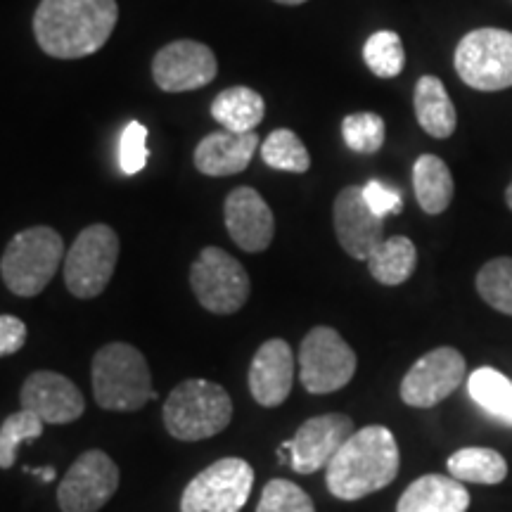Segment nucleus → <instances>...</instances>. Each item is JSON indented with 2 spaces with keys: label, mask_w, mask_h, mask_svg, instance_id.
Wrapping results in <instances>:
<instances>
[{
  "label": "nucleus",
  "mask_w": 512,
  "mask_h": 512,
  "mask_svg": "<svg viewBox=\"0 0 512 512\" xmlns=\"http://www.w3.org/2000/svg\"><path fill=\"white\" fill-rule=\"evenodd\" d=\"M117 19V0H41L34 34L46 55L79 60L98 53L110 41Z\"/></svg>",
  "instance_id": "nucleus-1"
},
{
  "label": "nucleus",
  "mask_w": 512,
  "mask_h": 512,
  "mask_svg": "<svg viewBox=\"0 0 512 512\" xmlns=\"http://www.w3.org/2000/svg\"><path fill=\"white\" fill-rule=\"evenodd\" d=\"M399 444L387 427L368 425L351 434L325 467V482L339 501H358L389 486L399 475Z\"/></svg>",
  "instance_id": "nucleus-2"
},
{
  "label": "nucleus",
  "mask_w": 512,
  "mask_h": 512,
  "mask_svg": "<svg viewBox=\"0 0 512 512\" xmlns=\"http://www.w3.org/2000/svg\"><path fill=\"white\" fill-rule=\"evenodd\" d=\"M93 394L105 411H140L157 396L145 356L126 342L102 347L93 358Z\"/></svg>",
  "instance_id": "nucleus-3"
},
{
  "label": "nucleus",
  "mask_w": 512,
  "mask_h": 512,
  "mask_svg": "<svg viewBox=\"0 0 512 512\" xmlns=\"http://www.w3.org/2000/svg\"><path fill=\"white\" fill-rule=\"evenodd\" d=\"M233 420V399L221 384L185 380L164 403V425L171 437L202 441L226 430Z\"/></svg>",
  "instance_id": "nucleus-4"
},
{
  "label": "nucleus",
  "mask_w": 512,
  "mask_h": 512,
  "mask_svg": "<svg viewBox=\"0 0 512 512\" xmlns=\"http://www.w3.org/2000/svg\"><path fill=\"white\" fill-rule=\"evenodd\" d=\"M64 259V240L57 230L34 226L17 233L0 259V275L17 297H36L46 290Z\"/></svg>",
  "instance_id": "nucleus-5"
},
{
  "label": "nucleus",
  "mask_w": 512,
  "mask_h": 512,
  "mask_svg": "<svg viewBox=\"0 0 512 512\" xmlns=\"http://www.w3.org/2000/svg\"><path fill=\"white\" fill-rule=\"evenodd\" d=\"M119 259V235L105 223L83 228L64 256V285L79 299L105 292Z\"/></svg>",
  "instance_id": "nucleus-6"
},
{
  "label": "nucleus",
  "mask_w": 512,
  "mask_h": 512,
  "mask_svg": "<svg viewBox=\"0 0 512 512\" xmlns=\"http://www.w3.org/2000/svg\"><path fill=\"white\" fill-rule=\"evenodd\" d=\"M456 72L475 91L494 93L512 86V34L505 29H477L456 48Z\"/></svg>",
  "instance_id": "nucleus-7"
},
{
  "label": "nucleus",
  "mask_w": 512,
  "mask_h": 512,
  "mask_svg": "<svg viewBox=\"0 0 512 512\" xmlns=\"http://www.w3.org/2000/svg\"><path fill=\"white\" fill-rule=\"evenodd\" d=\"M356 354L335 328L318 325L299 349V380L311 394H332L354 380Z\"/></svg>",
  "instance_id": "nucleus-8"
},
{
  "label": "nucleus",
  "mask_w": 512,
  "mask_h": 512,
  "mask_svg": "<svg viewBox=\"0 0 512 512\" xmlns=\"http://www.w3.org/2000/svg\"><path fill=\"white\" fill-rule=\"evenodd\" d=\"M190 287L197 302L219 316L240 311L252 290L249 275L240 261L221 247L202 249L190 268Z\"/></svg>",
  "instance_id": "nucleus-9"
},
{
  "label": "nucleus",
  "mask_w": 512,
  "mask_h": 512,
  "mask_svg": "<svg viewBox=\"0 0 512 512\" xmlns=\"http://www.w3.org/2000/svg\"><path fill=\"white\" fill-rule=\"evenodd\" d=\"M254 486V470L242 458H221L185 486L181 512H240Z\"/></svg>",
  "instance_id": "nucleus-10"
},
{
  "label": "nucleus",
  "mask_w": 512,
  "mask_h": 512,
  "mask_svg": "<svg viewBox=\"0 0 512 512\" xmlns=\"http://www.w3.org/2000/svg\"><path fill=\"white\" fill-rule=\"evenodd\" d=\"M465 377L467 363L458 349H432L420 356L401 380V399L411 408H434L456 392Z\"/></svg>",
  "instance_id": "nucleus-11"
},
{
  "label": "nucleus",
  "mask_w": 512,
  "mask_h": 512,
  "mask_svg": "<svg viewBox=\"0 0 512 512\" xmlns=\"http://www.w3.org/2000/svg\"><path fill=\"white\" fill-rule=\"evenodd\" d=\"M119 489V467L105 451L81 453L57 489L62 512H98Z\"/></svg>",
  "instance_id": "nucleus-12"
},
{
  "label": "nucleus",
  "mask_w": 512,
  "mask_h": 512,
  "mask_svg": "<svg viewBox=\"0 0 512 512\" xmlns=\"http://www.w3.org/2000/svg\"><path fill=\"white\" fill-rule=\"evenodd\" d=\"M219 74L214 50L200 41H174L152 60V79L166 93H188L209 86Z\"/></svg>",
  "instance_id": "nucleus-13"
},
{
  "label": "nucleus",
  "mask_w": 512,
  "mask_h": 512,
  "mask_svg": "<svg viewBox=\"0 0 512 512\" xmlns=\"http://www.w3.org/2000/svg\"><path fill=\"white\" fill-rule=\"evenodd\" d=\"M354 420L344 413H325L306 420L290 441H285L283 451H290L292 467L299 475H313L330 465L351 434Z\"/></svg>",
  "instance_id": "nucleus-14"
},
{
  "label": "nucleus",
  "mask_w": 512,
  "mask_h": 512,
  "mask_svg": "<svg viewBox=\"0 0 512 512\" xmlns=\"http://www.w3.org/2000/svg\"><path fill=\"white\" fill-rule=\"evenodd\" d=\"M24 411L38 415L46 425H67L79 420L86 411V401L72 380L53 370H36L22 384L19 394Z\"/></svg>",
  "instance_id": "nucleus-15"
},
{
  "label": "nucleus",
  "mask_w": 512,
  "mask_h": 512,
  "mask_svg": "<svg viewBox=\"0 0 512 512\" xmlns=\"http://www.w3.org/2000/svg\"><path fill=\"white\" fill-rule=\"evenodd\" d=\"M335 233L344 252L358 261H368V256L382 245L384 221L370 211L363 188L349 185L337 195L332 207Z\"/></svg>",
  "instance_id": "nucleus-16"
},
{
  "label": "nucleus",
  "mask_w": 512,
  "mask_h": 512,
  "mask_svg": "<svg viewBox=\"0 0 512 512\" xmlns=\"http://www.w3.org/2000/svg\"><path fill=\"white\" fill-rule=\"evenodd\" d=\"M223 214L228 235L240 249L256 254L271 247L275 235L273 211L254 188L242 185L230 192L223 204Z\"/></svg>",
  "instance_id": "nucleus-17"
},
{
  "label": "nucleus",
  "mask_w": 512,
  "mask_h": 512,
  "mask_svg": "<svg viewBox=\"0 0 512 512\" xmlns=\"http://www.w3.org/2000/svg\"><path fill=\"white\" fill-rule=\"evenodd\" d=\"M294 384V351L285 339H268L249 366V392L264 408L283 406Z\"/></svg>",
  "instance_id": "nucleus-18"
},
{
  "label": "nucleus",
  "mask_w": 512,
  "mask_h": 512,
  "mask_svg": "<svg viewBox=\"0 0 512 512\" xmlns=\"http://www.w3.org/2000/svg\"><path fill=\"white\" fill-rule=\"evenodd\" d=\"M259 136L256 133L214 131L200 140L195 150V166L204 176H235L245 171L254 159Z\"/></svg>",
  "instance_id": "nucleus-19"
},
{
  "label": "nucleus",
  "mask_w": 512,
  "mask_h": 512,
  "mask_svg": "<svg viewBox=\"0 0 512 512\" xmlns=\"http://www.w3.org/2000/svg\"><path fill=\"white\" fill-rule=\"evenodd\" d=\"M470 491L448 475H422L403 491L396 512H467Z\"/></svg>",
  "instance_id": "nucleus-20"
},
{
  "label": "nucleus",
  "mask_w": 512,
  "mask_h": 512,
  "mask_svg": "<svg viewBox=\"0 0 512 512\" xmlns=\"http://www.w3.org/2000/svg\"><path fill=\"white\" fill-rule=\"evenodd\" d=\"M413 105L422 131L439 140L453 136L458 124L456 107L448 98L441 79H437V76H422L418 86H415Z\"/></svg>",
  "instance_id": "nucleus-21"
},
{
  "label": "nucleus",
  "mask_w": 512,
  "mask_h": 512,
  "mask_svg": "<svg viewBox=\"0 0 512 512\" xmlns=\"http://www.w3.org/2000/svg\"><path fill=\"white\" fill-rule=\"evenodd\" d=\"M266 102L247 86L226 88L211 102V117L233 133H252L264 121Z\"/></svg>",
  "instance_id": "nucleus-22"
},
{
  "label": "nucleus",
  "mask_w": 512,
  "mask_h": 512,
  "mask_svg": "<svg viewBox=\"0 0 512 512\" xmlns=\"http://www.w3.org/2000/svg\"><path fill=\"white\" fill-rule=\"evenodd\" d=\"M415 200L430 216L444 214L453 202V176L446 162L437 155H422L413 166Z\"/></svg>",
  "instance_id": "nucleus-23"
},
{
  "label": "nucleus",
  "mask_w": 512,
  "mask_h": 512,
  "mask_svg": "<svg viewBox=\"0 0 512 512\" xmlns=\"http://www.w3.org/2000/svg\"><path fill=\"white\" fill-rule=\"evenodd\" d=\"M467 394L498 425L512 427V380L496 368H477L467 377Z\"/></svg>",
  "instance_id": "nucleus-24"
},
{
  "label": "nucleus",
  "mask_w": 512,
  "mask_h": 512,
  "mask_svg": "<svg viewBox=\"0 0 512 512\" xmlns=\"http://www.w3.org/2000/svg\"><path fill=\"white\" fill-rule=\"evenodd\" d=\"M418 266V249L403 235L382 240V245L368 256V271L380 285H403Z\"/></svg>",
  "instance_id": "nucleus-25"
},
{
  "label": "nucleus",
  "mask_w": 512,
  "mask_h": 512,
  "mask_svg": "<svg viewBox=\"0 0 512 512\" xmlns=\"http://www.w3.org/2000/svg\"><path fill=\"white\" fill-rule=\"evenodd\" d=\"M448 475L458 482H470V484H486L494 486L501 484L508 477V463L501 453L494 448L484 446H470L460 448L446 460Z\"/></svg>",
  "instance_id": "nucleus-26"
},
{
  "label": "nucleus",
  "mask_w": 512,
  "mask_h": 512,
  "mask_svg": "<svg viewBox=\"0 0 512 512\" xmlns=\"http://www.w3.org/2000/svg\"><path fill=\"white\" fill-rule=\"evenodd\" d=\"M261 159L266 166L287 174H306L311 166V157L302 138L290 128H275L264 143H261Z\"/></svg>",
  "instance_id": "nucleus-27"
},
{
  "label": "nucleus",
  "mask_w": 512,
  "mask_h": 512,
  "mask_svg": "<svg viewBox=\"0 0 512 512\" xmlns=\"http://www.w3.org/2000/svg\"><path fill=\"white\" fill-rule=\"evenodd\" d=\"M477 292L491 309L512 316V259L498 256L486 261L477 273Z\"/></svg>",
  "instance_id": "nucleus-28"
},
{
  "label": "nucleus",
  "mask_w": 512,
  "mask_h": 512,
  "mask_svg": "<svg viewBox=\"0 0 512 512\" xmlns=\"http://www.w3.org/2000/svg\"><path fill=\"white\" fill-rule=\"evenodd\" d=\"M363 60L368 69L380 79H394L406 67V53L399 34L394 31H377L363 46Z\"/></svg>",
  "instance_id": "nucleus-29"
},
{
  "label": "nucleus",
  "mask_w": 512,
  "mask_h": 512,
  "mask_svg": "<svg viewBox=\"0 0 512 512\" xmlns=\"http://www.w3.org/2000/svg\"><path fill=\"white\" fill-rule=\"evenodd\" d=\"M43 427H46V422L31 411H24V408L5 418L0 425V467L10 470L17 460V448L24 441H36L41 437Z\"/></svg>",
  "instance_id": "nucleus-30"
},
{
  "label": "nucleus",
  "mask_w": 512,
  "mask_h": 512,
  "mask_svg": "<svg viewBox=\"0 0 512 512\" xmlns=\"http://www.w3.org/2000/svg\"><path fill=\"white\" fill-rule=\"evenodd\" d=\"M342 138L349 150L373 155L384 145V119L375 112L349 114L342 121Z\"/></svg>",
  "instance_id": "nucleus-31"
},
{
  "label": "nucleus",
  "mask_w": 512,
  "mask_h": 512,
  "mask_svg": "<svg viewBox=\"0 0 512 512\" xmlns=\"http://www.w3.org/2000/svg\"><path fill=\"white\" fill-rule=\"evenodd\" d=\"M256 512H316L311 496L290 479H271L261 491Z\"/></svg>",
  "instance_id": "nucleus-32"
},
{
  "label": "nucleus",
  "mask_w": 512,
  "mask_h": 512,
  "mask_svg": "<svg viewBox=\"0 0 512 512\" xmlns=\"http://www.w3.org/2000/svg\"><path fill=\"white\" fill-rule=\"evenodd\" d=\"M150 152H147V128L140 121H128L119 140V166L126 176H136L145 169Z\"/></svg>",
  "instance_id": "nucleus-33"
},
{
  "label": "nucleus",
  "mask_w": 512,
  "mask_h": 512,
  "mask_svg": "<svg viewBox=\"0 0 512 512\" xmlns=\"http://www.w3.org/2000/svg\"><path fill=\"white\" fill-rule=\"evenodd\" d=\"M363 197H366L368 207L377 219H387V216L401 214L403 211V200L399 195V190L389 188L382 181H368L363 185Z\"/></svg>",
  "instance_id": "nucleus-34"
},
{
  "label": "nucleus",
  "mask_w": 512,
  "mask_h": 512,
  "mask_svg": "<svg viewBox=\"0 0 512 512\" xmlns=\"http://www.w3.org/2000/svg\"><path fill=\"white\" fill-rule=\"evenodd\" d=\"M27 344V325L17 316H0V358L17 354Z\"/></svg>",
  "instance_id": "nucleus-35"
},
{
  "label": "nucleus",
  "mask_w": 512,
  "mask_h": 512,
  "mask_svg": "<svg viewBox=\"0 0 512 512\" xmlns=\"http://www.w3.org/2000/svg\"><path fill=\"white\" fill-rule=\"evenodd\" d=\"M27 472H31V475H41L43 482H53V479H55L53 467H36V470H29V467H27Z\"/></svg>",
  "instance_id": "nucleus-36"
},
{
  "label": "nucleus",
  "mask_w": 512,
  "mask_h": 512,
  "mask_svg": "<svg viewBox=\"0 0 512 512\" xmlns=\"http://www.w3.org/2000/svg\"><path fill=\"white\" fill-rule=\"evenodd\" d=\"M275 3H280V5H302V3H306V0H275Z\"/></svg>",
  "instance_id": "nucleus-37"
},
{
  "label": "nucleus",
  "mask_w": 512,
  "mask_h": 512,
  "mask_svg": "<svg viewBox=\"0 0 512 512\" xmlns=\"http://www.w3.org/2000/svg\"><path fill=\"white\" fill-rule=\"evenodd\" d=\"M505 202H508V207L512 211V183L508 185V190H505Z\"/></svg>",
  "instance_id": "nucleus-38"
}]
</instances>
